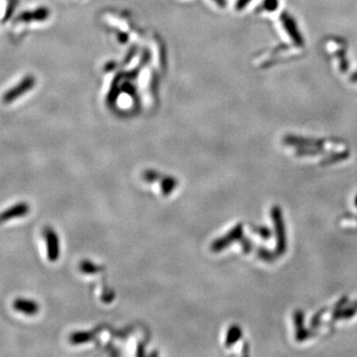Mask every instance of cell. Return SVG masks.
<instances>
[{"label": "cell", "instance_id": "cell-1", "mask_svg": "<svg viewBox=\"0 0 357 357\" xmlns=\"http://www.w3.org/2000/svg\"><path fill=\"white\" fill-rule=\"evenodd\" d=\"M36 85V80L33 76H26L23 78L16 86H14L12 89L7 90L3 96L2 101L4 103H11L12 101L18 99L23 94L28 92L29 90L33 89Z\"/></svg>", "mask_w": 357, "mask_h": 357}, {"label": "cell", "instance_id": "cell-2", "mask_svg": "<svg viewBox=\"0 0 357 357\" xmlns=\"http://www.w3.org/2000/svg\"><path fill=\"white\" fill-rule=\"evenodd\" d=\"M272 218L274 221L276 234H277V253L282 255L286 250V234H285V227L282 217V212L280 207L275 205L272 210Z\"/></svg>", "mask_w": 357, "mask_h": 357}, {"label": "cell", "instance_id": "cell-3", "mask_svg": "<svg viewBox=\"0 0 357 357\" xmlns=\"http://www.w3.org/2000/svg\"><path fill=\"white\" fill-rule=\"evenodd\" d=\"M281 22L285 28V30L287 31L288 35L290 36V38L292 39V41L294 42V44L298 47H301L304 45V38L303 36L301 35L300 31H299V28L296 24V21L295 19L290 15L288 14L287 12H283L281 14Z\"/></svg>", "mask_w": 357, "mask_h": 357}, {"label": "cell", "instance_id": "cell-4", "mask_svg": "<svg viewBox=\"0 0 357 357\" xmlns=\"http://www.w3.org/2000/svg\"><path fill=\"white\" fill-rule=\"evenodd\" d=\"M43 234L47 243L48 258L50 261L54 262L58 260L60 256V242L58 234L51 227H46L43 231Z\"/></svg>", "mask_w": 357, "mask_h": 357}, {"label": "cell", "instance_id": "cell-5", "mask_svg": "<svg viewBox=\"0 0 357 357\" xmlns=\"http://www.w3.org/2000/svg\"><path fill=\"white\" fill-rule=\"evenodd\" d=\"M242 232H243V228H242V224H237L231 231H229L224 237H221L219 239H217L216 241H214L211 245V249L215 252L221 251L224 248H226L229 244H231L233 241L240 239L242 236Z\"/></svg>", "mask_w": 357, "mask_h": 357}, {"label": "cell", "instance_id": "cell-6", "mask_svg": "<svg viewBox=\"0 0 357 357\" xmlns=\"http://www.w3.org/2000/svg\"><path fill=\"white\" fill-rule=\"evenodd\" d=\"M49 15H50V10L48 8L40 7L35 10H32V11H25V12L20 13L16 17L15 23H19V22L28 23V22H34V21H44L47 18H49Z\"/></svg>", "mask_w": 357, "mask_h": 357}, {"label": "cell", "instance_id": "cell-7", "mask_svg": "<svg viewBox=\"0 0 357 357\" xmlns=\"http://www.w3.org/2000/svg\"><path fill=\"white\" fill-rule=\"evenodd\" d=\"M29 211L30 206L27 202H18L0 213V223H3L13 218L25 216L26 214H28Z\"/></svg>", "mask_w": 357, "mask_h": 357}, {"label": "cell", "instance_id": "cell-8", "mask_svg": "<svg viewBox=\"0 0 357 357\" xmlns=\"http://www.w3.org/2000/svg\"><path fill=\"white\" fill-rule=\"evenodd\" d=\"M13 309L19 313L28 316H34L39 312V305L35 301L19 298L14 300Z\"/></svg>", "mask_w": 357, "mask_h": 357}, {"label": "cell", "instance_id": "cell-9", "mask_svg": "<svg viewBox=\"0 0 357 357\" xmlns=\"http://www.w3.org/2000/svg\"><path fill=\"white\" fill-rule=\"evenodd\" d=\"M295 320H296V326H297V339L299 341H303L308 337V334H306L304 327H303V313L301 312H297L295 315Z\"/></svg>", "mask_w": 357, "mask_h": 357}, {"label": "cell", "instance_id": "cell-10", "mask_svg": "<svg viewBox=\"0 0 357 357\" xmlns=\"http://www.w3.org/2000/svg\"><path fill=\"white\" fill-rule=\"evenodd\" d=\"M241 338V330L238 327H232L228 331V335L226 337V347H230L236 343Z\"/></svg>", "mask_w": 357, "mask_h": 357}, {"label": "cell", "instance_id": "cell-11", "mask_svg": "<svg viewBox=\"0 0 357 357\" xmlns=\"http://www.w3.org/2000/svg\"><path fill=\"white\" fill-rule=\"evenodd\" d=\"M357 311V305H355L353 307H351L350 309L347 310H339L336 315H335V319H349L352 316H354Z\"/></svg>", "mask_w": 357, "mask_h": 357}, {"label": "cell", "instance_id": "cell-12", "mask_svg": "<svg viewBox=\"0 0 357 357\" xmlns=\"http://www.w3.org/2000/svg\"><path fill=\"white\" fill-rule=\"evenodd\" d=\"M176 185H177L176 179H174V178H165V179L163 180V184H162L163 192H164L165 194H169V193L172 191V189H173L174 187H176Z\"/></svg>", "mask_w": 357, "mask_h": 357}, {"label": "cell", "instance_id": "cell-13", "mask_svg": "<svg viewBox=\"0 0 357 357\" xmlns=\"http://www.w3.org/2000/svg\"><path fill=\"white\" fill-rule=\"evenodd\" d=\"M279 5V1L278 0H264L263 2V8L267 11H275L277 9Z\"/></svg>", "mask_w": 357, "mask_h": 357}, {"label": "cell", "instance_id": "cell-14", "mask_svg": "<svg viewBox=\"0 0 357 357\" xmlns=\"http://www.w3.org/2000/svg\"><path fill=\"white\" fill-rule=\"evenodd\" d=\"M253 231H255V232L258 233L259 235L263 236L265 239H267L269 236H271V232H270V230H269L268 228H266V227H256L255 230H253Z\"/></svg>", "mask_w": 357, "mask_h": 357}, {"label": "cell", "instance_id": "cell-15", "mask_svg": "<svg viewBox=\"0 0 357 357\" xmlns=\"http://www.w3.org/2000/svg\"><path fill=\"white\" fill-rule=\"evenodd\" d=\"M258 255H259V257H261L264 260H272L273 259V255L266 249H263V248L258 249Z\"/></svg>", "mask_w": 357, "mask_h": 357}, {"label": "cell", "instance_id": "cell-16", "mask_svg": "<svg viewBox=\"0 0 357 357\" xmlns=\"http://www.w3.org/2000/svg\"><path fill=\"white\" fill-rule=\"evenodd\" d=\"M251 2V0H237L235 3V9L238 11L243 10L249 3Z\"/></svg>", "mask_w": 357, "mask_h": 357}, {"label": "cell", "instance_id": "cell-17", "mask_svg": "<svg viewBox=\"0 0 357 357\" xmlns=\"http://www.w3.org/2000/svg\"><path fill=\"white\" fill-rule=\"evenodd\" d=\"M82 269H83V271H85L87 273H94V272L97 271L96 270L97 266H95V265H93V264H91L89 262H87V263H84L82 265Z\"/></svg>", "mask_w": 357, "mask_h": 357}, {"label": "cell", "instance_id": "cell-18", "mask_svg": "<svg viewBox=\"0 0 357 357\" xmlns=\"http://www.w3.org/2000/svg\"><path fill=\"white\" fill-rule=\"evenodd\" d=\"M241 245H242V247H243L245 252H249L251 250V242L248 239L241 240Z\"/></svg>", "mask_w": 357, "mask_h": 357}, {"label": "cell", "instance_id": "cell-19", "mask_svg": "<svg viewBox=\"0 0 357 357\" xmlns=\"http://www.w3.org/2000/svg\"><path fill=\"white\" fill-rule=\"evenodd\" d=\"M213 1H215V3H216L218 6H220V7H224L225 4H226V1H225V0H213Z\"/></svg>", "mask_w": 357, "mask_h": 357}, {"label": "cell", "instance_id": "cell-20", "mask_svg": "<svg viewBox=\"0 0 357 357\" xmlns=\"http://www.w3.org/2000/svg\"><path fill=\"white\" fill-rule=\"evenodd\" d=\"M352 81H353V82H357V73L352 77Z\"/></svg>", "mask_w": 357, "mask_h": 357}, {"label": "cell", "instance_id": "cell-21", "mask_svg": "<svg viewBox=\"0 0 357 357\" xmlns=\"http://www.w3.org/2000/svg\"><path fill=\"white\" fill-rule=\"evenodd\" d=\"M356 204L357 205V200H356Z\"/></svg>", "mask_w": 357, "mask_h": 357}]
</instances>
